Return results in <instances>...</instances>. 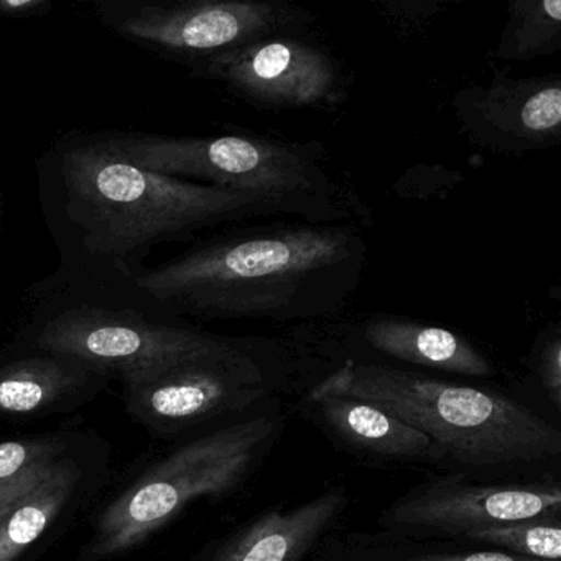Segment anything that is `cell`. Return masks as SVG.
<instances>
[{
  "mask_svg": "<svg viewBox=\"0 0 561 561\" xmlns=\"http://www.w3.org/2000/svg\"><path fill=\"white\" fill-rule=\"evenodd\" d=\"M367 245L351 226L241 229L137 278L167 307L222 320H311L336 313L363 280Z\"/></svg>",
  "mask_w": 561,
  "mask_h": 561,
  "instance_id": "obj_1",
  "label": "cell"
},
{
  "mask_svg": "<svg viewBox=\"0 0 561 561\" xmlns=\"http://www.w3.org/2000/svg\"><path fill=\"white\" fill-rule=\"evenodd\" d=\"M318 387L402 420L465 471L524 468L561 455L560 428L494 390L356 360H346Z\"/></svg>",
  "mask_w": 561,
  "mask_h": 561,
  "instance_id": "obj_2",
  "label": "cell"
},
{
  "mask_svg": "<svg viewBox=\"0 0 561 561\" xmlns=\"http://www.w3.org/2000/svg\"><path fill=\"white\" fill-rule=\"evenodd\" d=\"M61 175L68 215L93 254L126 259L221 222L271 216L252 196L140 169L110 142L70 150Z\"/></svg>",
  "mask_w": 561,
  "mask_h": 561,
  "instance_id": "obj_3",
  "label": "cell"
},
{
  "mask_svg": "<svg viewBox=\"0 0 561 561\" xmlns=\"http://www.w3.org/2000/svg\"><path fill=\"white\" fill-rule=\"evenodd\" d=\"M110 144L140 169L252 196L271 215H295L310 225H334L347 216L323 152L311 144L254 134L142 136Z\"/></svg>",
  "mask_w": 561,
  "mask_h": 561,
  "instance_id": "obj_4",
  "label": "cell"
},
{
  "mask_svg": "<svg viewBox=\"0 0 561 561\" xmlns=\"http://www.w3.org/2000/svg\"><path fill=\"white\" fill-rule=\"evenodd\" d=\"M282 432L280 413H259L179 446L101 511L84 543V560L117 557L142 543L196 499L231 494L261 468Z\"/></svg>",
  "mask_w": 561,
  "mask_h": 561,
  "instance_id": "obj_5",
  "label": "cell"
},
{
  "mask_svg": "<svg viewBox=\"0 0 561 561\" xmlns=\"http://www.w3.org/2000/svg\"><path fill=\"white\" fill-rule=\"evenodd\" d=\"M127 413L153 435H176L242 412L267 399L274 386L262 364L241 344L123 382Z\"/></svg>",
  "mask_w": 561,
  "mask_h": 561,
  "instance_id": "obj_6",
  "label": "cell"
},
{
  "mask_svg": "<svg viewBox=\"0 0 561 561\" xmlns=\"http://www.w3.org/2000/svg\"><path fill=\"white\" fill-rule=\"evenodd\" d=\"M232 340L153 323L133 311L78 307L51 318L35 340L37 350L73 357L121 382L221 350Z\"/></svg>",
  "mask_w": 561,
  "mask_h": 561,
  "instance_id": "obj_7",
  "label": "cell"
},
{
  "mask_svg": "<svg viewBox=\"0 0 561 561\" xmlns=\"http://www.w3.org/2000/svg\"><path fill=\"white\" fill-rule=\"evenodd\" d=\"M561 517L557 481L482 482L461 476L423 482L400 495L377 518L383 535L399 540L458 541L489 525Z\"/></svg>",
  "mask_w": 561,
  "mask_h": 561,
  "instance_id": "obj_8",
  "label": "cell"
},
{
  "mask_svg": "<svg viewBox=\"0 0 561 561\" xmlns=\"http://www.w3.org/2000/svg\"><path fill=\"white\" fill-rule=\"evenodd\" d=\"M313 19V12L284 2L203 0L139 9L124 19L119 31L199 61L271 35H298Z\"/></svg>",
  "mask_w": 561,
  "mask_h": 561,
  "instance_id": "obj_9",
  "label": "cell"
},
{
  "mask_svg": "<svg viewBox=\"0 0 561 561\" xmlns=\"http://www.w3.org/2000/svg\"><path fill=\"white\" fill-rule=\"evenodd\" d=\"M196 73L268 110H308L336 103V61L298 35H271L196 61Z\"/></svg>",
  "mask_w": 561,
  "mask_h": 561,
  "instance_id": "obj_10",
  "label": "cell"
},
{
  "mask_svg": "<svg viewBox=\"0 0 561 561\" xmlns=\"http://www.w3.org/2000/svg\"><path fill=\"white\" fill-rule=\"evenodd\" d=\"M110 478L104 439L84 435L27 494L0 508V561H24L55 540Z\"/></svg>",
  "mask_w": 561,
  "mask_h": 561,
  "instance_id": "obj_11",
  "label": "cell"
},
{
  "mask_svg": "<svg viewBox=\"0 0 561 561\" xmlns=\"http://www.w3.org/2000/svg\"><path fill=\"white\" fill-rule=\"evenodd\" d=\"M461 129L485 149L525 153L561 140V80L558 77L492 78L455 98Z\"/></svg>",
  "mask_w": 561,
  "mask_h": 561,
  "instance_id": "obj_12",
  "label": "cell"
},
{
  "mask_svg": "<svg viewBox=\"0 0 561 561\" xmlns=\"http://www.w3.org/2000/svg\"><path fill=\"white\" fill-rule=\"evenodd\" d=\"M341 485L294 507L268 508L203 548L193 561H305L350 505Z\"/></svg>",
  "mask_w": 561,
  "mask_h": 561,
  "instance_id": "obj_13",
  "label": "cell"
},
{
  "mask_svg": "<svg viewBox=\"0 0 561 561\" xmlns=\"http://www.w3.org/2000/svg\"><path fill=\"white\" fill-rule=\"evenodd\" d=\"M304 402L324 432L354 455L382 462L451 468L445 451L428 436L364 400L317 386Z\"/></svg>",
  "mask_w": 561,
  "mask_h": 561,
  "instance_id": "obj_14",
  "label": "cell"
},
{
  "mask_svg": "<svg viewBox=\"0 0 561 561\" xmlns=\"http://www.w3.org/2000/svg\"><path fill=\"white\" fill-rule=\"evenodd\" d=\"M110 377L61 354L0 360V420H35L70 412L106 387Z\"/></svg>",
  "mask_w": 561,
  "mask_h": 561,
  "instance_id": "obj_15",
  "label": "cell"
},
{
  "mask_svg": "<svg viewBox=\"0 0 561 561\" xmlns=\"http://www.w3.org/2000/svg\"><path fill=\"white\" fill-rule=\"evenodd\" d=\"M363 336L377 353L412 366L489 379L494 364L471 341L446 328L400 318H373L363 328Z\"/></svg>",
  "mask_w": 561,
  "mask_h": 561,
  "instance_id": "obj_16",
  "label": "cell"
},
{
  "mask_svg": "<svg viewBox=\"0 0 561 561\" xmlns=\"http://www.w3.org/2000/svg\"><path fill=\"white\" fill-rule=\"evenodd\" d=\"M560 50V0L512 2L494 57L502 61H530Z\"/></svg>",
  "mask_w": 561,
  "mask_h": 561,
  "instance_id": "obj_17",
  "label": "cell"
},
{
  "mask_svg": "<svg viewBox=\"0 0 561 561\" xmlns=\"http://www.w3.org/2000/svg\"><path fill=\"white\" fill-rule=\"evenodd\" d=\"M461 545H488L504 553L534 560L561 561V517L530 518L489 525L459 538Z\"/></svg>",
  "mask_w": 561,
  "mask_h": 561,
  "instance_id": "obj_18",
  "label": "cell"
},
{
  "mask_svg": "<svg viewBox=\"0 0 561 561\" xmlns=\"http://www.w3.org/2000/svg\"><path fill=\"white\" fill-rule=\"evenodd\" d=\"M337 551L346 553V560L320 557V561H548L534 558L517 557L497 550H425L410 540H397L386 537L382 540H359L357 543L328 545Z\"/></svg>",
  "mask_w": 561,
  "mask_h": 561,
  "instance_id": "obj_19",
  "label": "cell"
},
{
  "mask_svg": "<svg viewBox=\"0 0 561 561\" xmlns=\"http://www.w3.org/2000/svg\"><path fill=\"white\" fill-rule=\"evenodd\" d=\"M84 433L60 432L0 442V484L60 459L80 443Z\"/></svg>",
  "mask_w": 561,
  "mask_h": 561,
  "instance_id": "obj_20",
  "label": "cell"
},
{
  "mask_svg": "<svg viewBox=\"0 0 561 561\" xmlns=\"http://www.w3.org/2000/svg\"><path fill=\"white\" fill-rule=\"evenodd\" d=\"M535 373L554 405L561 403V337L560 331L545 336L535 356Z\"/></svg>",
  "mask_w": 561,
  "mask_h": 561,
  "instance_id": "obj_21",
  "label": "cell"
},
{
  "mask_svg": "<svg viewBox=\"0 0 561 561\" xmlns=\"http://www.w3.org/2000/svg\"><path fill=\"white\" fill-rule=\"evenodd\" d=\"M48 8L45 0H0V14L4 15H31Z\"/></svg>",
  "mask_w": 561,
  "mask_h": 561,
  "instance_id": "obj_22",
  "label": "cell"
}]
</instances>
